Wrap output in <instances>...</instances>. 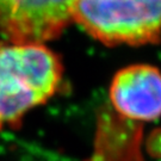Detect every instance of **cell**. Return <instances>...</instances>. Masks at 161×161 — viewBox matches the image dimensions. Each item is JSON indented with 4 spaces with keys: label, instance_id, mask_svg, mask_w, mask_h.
Returning <instances> with one entry per match:
<instances>
[{
    "label": "cell",
    "instance_id": "6da1fadb",
    "mask_svg": "<svg viewBox=\"0 0 161 161\" xmlns=\"http://www.w3.org/2000/svg\"><path fill=\"white\" fill-rule=\"evenodd\" d=\"M62 61L40 43L0 42V130L19 128L24 116L55 96Z\"/></svg>",
    "mask_w": 161,
    "mask_h": 161
},
{
    "label": "cell",
    "instance_id": "7a4b0ae2",
    "mask_svg": "<svg viewBox=\"0 0 161 161\" xmlns=\"http://www.w3.org/2000/svg\"><path fill=\"white\" fill-rule=\"evenodd\" d=\"M72 20L106 46L161 40V0H76Z\"/></svg>",
    "mask_w": 161,
    "mask_h": 161
},
{
    "label": "cell",
    "instance_id": "3957f363",
    "mask_svg": "<svg viewBox=\"0 0 161 161\" xmlns=\"http://www.w3.org/2000/svg\"><path fill=\"white\" fill-rule=\"evenodd\" d=\"M76 0H0V34L14 43L56 38L72 22Z\"/></svg>",
    "mask_w": 161,
    "mask_h": 161
},
{
    "label": "cell",
    "instance_id": "277c9868",
    "mask_svg": "<svg viewBox=\"0 0 161 161\" xmlns=\"http://www.w3.org/2000/svg\"><path fill=\"white\" fill-rule=\"evenodd\" d=\"M112 108L125 119L153 122L161 117V72L150 64H131L118 70L111 81Z\"/></svg>",
    "mask_w": 161,
    "mask_h": 161
},
{
    "label": "cell",
    "instance_id": "5b68a950",
    "mask_svg": "<svg viewBox=\"0 0 161 161\" xmlns=\"http://www.w3.org/2000/svg\"><path fill=\"white\" fill-rule=\"evenodd\" d=\"M146 150L152 158L161 159V128L150 131L146 140Z\"/></svg>",
    "mask_w": 161,
    "mask_h": 161
}]
</instances>
